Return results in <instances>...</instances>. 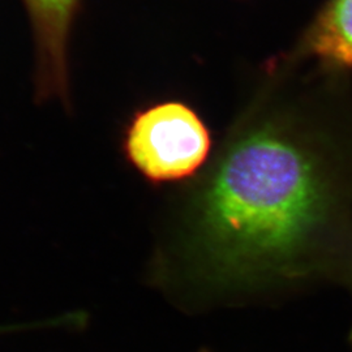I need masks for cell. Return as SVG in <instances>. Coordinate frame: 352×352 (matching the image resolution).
Segmentation results:
<instances>
[{
	"mask_svg": "<svg viewBox=\"0 0 352 352\" xmlns=\"http://www.w3.org/2000/svg\"><path fill=\"white\" fill-rule=\"evenodd\" d=\"M215 142L201 113L183 100L151 102L132 113L120 151L151 186H183L209 164Z\"/></svg>",
	"mask_w": 352,
	"mask_h": 352,
	"instance_id": "cell-2",
	"label": "cell"
},
{
	"mask_svg": "<svg viewBox=\"0 0 352 352\" xmlns=\"http://www.w3.org/2000/svg\"><path fill=\"white\" fill-rule=\"evenodd\" d=\"M34 43L39 102L71 104V41L81 0H23Z\"/></svg>",
	"mask_w": 352,
	"mask_h": 352,
	"instance_id": "cell-3",
	"label": "cell"
},
{
	"mask_svg": "<svg viewBox=\"0 0 352 352\" xmlns=\"http://www.w3.org/2000/svg\"><path fill=\"white\" fill-rule=\"evenodd\" d=\"M285 52L267 59L199 175L171 201L170 250L221 291L296 277L336 204V176Z\"/></svg>",
	"mask_w": 352,
	"mask_h": 352,
	"instance_id": "cell-1",
	"label": "cell"
},
{
	"mask_svg": "<svg viewBox=\"0 0 352 352\" xmlns=\"http://www.w3.org/2000/svg\"><path fill=\"white\" fill-rule=\"evenodd\" d=\"M286 52L327 72L352 68V0H327Z\"/></svg>",
	"mask_w": 352,
	"mask_h": 352,
	"instance_id": "cell-4",
	"label": "cell"
}]
</instances>
